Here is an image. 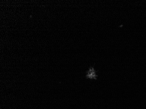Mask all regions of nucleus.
Instances as JSON below:
<instances>
[{
  "instance_id": "nucleus-1",
  "label": "nucleus",
  "mask_w": 146,
  "mask_h": 109,
  "mask_svg": "<svg viewBox=\"0 0 146 109\" xmlns=\"http://www.w3.org/2000/svg\"><path fill=\"white\" fill-rule=\"evenodd\" d=\"M88 77L91 79H95L96 77V73L93 69H91L88 74Z\"/></svg>"
}]
</instances>
